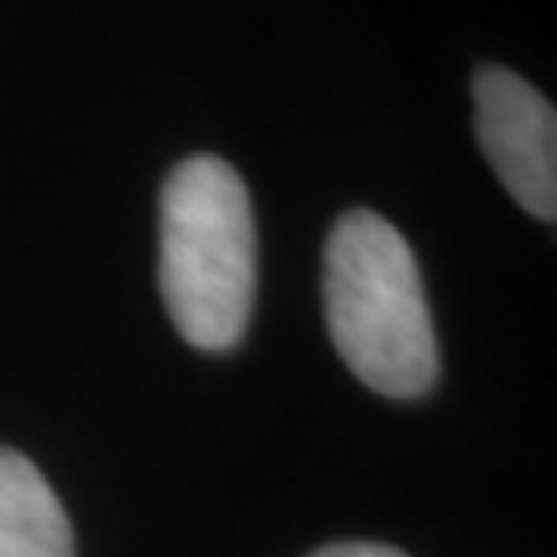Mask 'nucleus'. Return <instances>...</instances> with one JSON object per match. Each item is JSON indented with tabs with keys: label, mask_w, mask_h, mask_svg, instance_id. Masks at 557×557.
<instances>
[{
	"label": "nucleus",
	"mask_w": 557,
	"mask_h": 557,
	"mask_svg": "<svg viewBox=\"0 0 557 557\" xmlns=\"http://www.w3.org/2000/svg\"><path fill=\"white\" fill-rule=\"evenodd\" d=\"M326 331L372 393L425 397L438 380V335L409 239L376 211H347L322 248Z\"/></svg>",
	"instance_id": "nucleus-1"
},
{
	"label": "nucleus",
	"mask_w": 557,
	"mask_h": 557,
	"mask_svg": "<svg viewBox=\"0 0 557 557\" xmlns=\"http://www.w3.org/2000/svg\"><path fill=\"white\" fill-rule=\"evenodd\" d=\"M158 285L195 351H232L257 298V223L236 170L215 153L178 161L161 186Z\"/></svg>",
	"instance_id": "nucleus-2"
},
{
	"label": "nucleus",
	"mask_w": 557,
	"mask_h": 557,
	"mask_svg": "<svg viewBox=\"0 0 557 557\" xmlns=\"http://www.w3.org/2000/svg\"><path fill=\"white\" fill-rule=\"evenodd\" d=\"M310 557H409L393 549V545H376V541H338V545H322Z\"/></svg>",
	"instance_id": "nucleus-5"
},
{
	"label": "nucleus",
	"mask_w": 557,
	"mask_h": 557,
	"mask_svg": "<svg viewBox=\"0 0 557 557\" xmlns=\"http://www.w3.org/2000/svg\"><path fill=\"white\" fill-rule=\"evenodd\" d=\"M0 557H75L71 517L38 467L0 446Z\"/></svg>",
	"instance_id": "nucleus-4"
},
{
	"label": "nucleus",
	"mask_w": 557,
	"mask_h": 557,
	"mask_svg": "<svg viewBox=\"0 0 557 557\" xmlns=\"http://www.w3.org/2000/svg\"><path fill=\"white\" fill-rule=\"evenodd\" d=\"M475 137L504 190L541 223L557 215V112L508 66H479L471 79Z\"/></svg>",
	"instance_id": "nucleus-3"
}]
</instances>
